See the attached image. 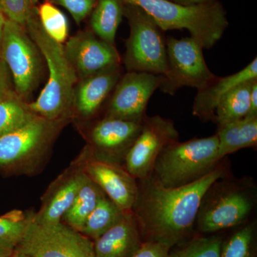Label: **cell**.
Instances as JSON below:
<instances>
[{
  "instance_id": "1",
  "label": "cell",
  "mask_w": 257,
  "mask_h": 257,
  "mask_svg": "<svg viewBox=\"0 0 257 257\" xmlns=\"http://www.w3.org/2000/svg\"><path fill=\"white\" fill-rule=\"evenodd\" d=\"M231 175L226 160L192 184L167 188L152 178L138 180V195L133 212L144 241H155L175 247L193 236L204 193L217 179Z\"/></svg>"
},
{
  "instance_id": "2",
  "label": "cell",
  "mask_w": 257,
  "mask_h": 257,
  "mask_svg": "<svg viewBox=\"0 0 257 257\" xmlns=\"http://www.w3.org/2000/svg\"><path fill=\"white\" fill-rule=\"evenodd\" d=\"M256 205L254 179L231 175L217 179L203 196L194 231L199 234H215L239 227L253 220Z\"/></svg>"
},
{
  "instance_id": "3",
  "label": "cell",
  "mask_w": 257,
  "mask_h": 257,
  "mask_svg": "<svg viewBox=\"0 0 257 257\" xmlns=\"http://www.w3.org/2000/svg\"><path fill=\"white\" fill-rule=\"evenodd\" d=\"M26 26L30 38L46 60L49 78L37 99L28 108L33 114L49 121H59L73 102L77 75L62 44L55 41L32 17Z\"/></svg>"
},
{
  "instance_id": "4",
  "label": "cell",
  "mask_w": 257,
  "mask_h": 257,
  "mask_svg": "<svg viewBox=\"0 0 257 257\" xmlns=\"http://www.w3.org/2000/svg\"><path fill=\"white\" fill-rule=\"evenodd\" d=\"M136 5L163 31L187 30L203 49H210L219 41L228 27L226 12L218 2L198 5H182L171 0H124Z\"/></svg>"
},
{
  "instance_id": "5",
  "label": "cell",
  "mask_w": 257,
  "mask_h": 257,
  "mask_svg": "<svg viewBox=\"0 0 257 257\" xmlns=\"http://www.w3.org/2000/svg\"><path fill=\"white\" fill-rule=\"evenodd\" d=\"M218 145L216 135L172 144L159 155L151 177L167 188L192 184L220 163Z\"/></svg>"
},
{
  "instance_id": "6",
  "label": "cell",
  "mask_w": 257,
  "mask_h": 257,
  "mask_svg": "<svg viewBox=\"0 0 257 257\" xmlns=\"http://www.w3.org/2000/svg\"><path fill=\"white\" fill-rule=\"evenodd\" d=\"M124 14L130 26L124 63L128 72L164 75L167 69L166 40L160 27L146 12L128 4Z\"/></svg>"
},
{
  "instance_id": "7",
  "label": "cell",
  "mask_w": 257,
  "mask_h": 257,
  "mask_svg": "<svg viewBox=\"0 0 257 257\" xmlns=\"http://www.w3.org/2000/svg\"><path fill=\"white\" fill-rule=\"evenodd\" d=\"M58 121L35 115L23 126L0 137V169L18 173L35 172L45 160Z\"/></svg>"
},
{
  "instance_id": "8",
  "label": "cell",
  "mask_w": 257,
  "mask_h": 257,
  "mask_svg": "<svg viewBox=\"0 0 257 257\" xmlns=\"http://www.w3.org/2000/svg\"><path fill=\"white\" fill-rule=\"evenodd\" d=\"M15 250L30 257H95L92 240L62 221L43 224L32 215Z\"/></svg>"
},
{
  "instance_id": "9",
  "label": "cell",
  "mask_w": 257,
  "mask_h": 257,
  "mask_svg": "<svg viewBox=\"0 0 257 257\" xmlns=\"http://www.w3.org/2000/svg\"><path fill=\"white\" fill-rule=\"evenodd\" d=\"M166 45L167 72L159 87L162 92L174 95L184 87L199 90L216 79L206 64L202 47L192 37H170L166 40Z\"/></svg>"
},
{
  "instance_id": "10",
  "label": "cell",
  "mask_w": 257,
  "mask_h": 257,
  "mask_svg": "<svg viewBox=\"0 0 257 257\" xmlns=\"http://www.w3.org/2000/svg\"><path fill=\"white\" fill-rule=\"evenodd\" d=\"M38 49L24 27L7 19L0 47V58L13 76L18 95L26 98L35 89L40 71Z\"/></svg>"
},
{
  "instance_id": "11",
  "label": "cell",
  "mask_w": 257,
  "mask_h": 257,
  "mask_svg": "<svg viewBox=\"0 0 257 257\" xmlns=\"http://www.w3.org/2000/svg\"><path fill=\"white\" fill-rule=\"evenodd\" d=\"M179 133L172 120L159 115L144 119L143 127L124 161V167L137 180L148 178L159 155L179 141Z\"/></svg>"
},
{
  "instance_id": "12",
  "label": "cell",
  "mask_w": 257,
  "mask_h": 257,
  "mask_svg": "<svg viewBox=\"0 0 257 257\" xmlns=\"http://www.w3.org/2000/svg\"><path fill=\"white\" fill-rule=\"evenodd\" d=\"M162 80L161 74L128 72L114 87L105 116L143 122L149 100Z\"/></svg>"
},
{
  "instance_id": "13",
  "label": "cell",
  "mask_w": 257,
  "mask_h": 257,
  "mask_svg": "<svg viewBox=\"0 0 257 257\" xmlns=\"http://www.w3.org/2000/svg\"><path fill=\"white\" fill-rule=\"evenodd\" d=\"M90 151L89 147L84 149L78 158L52 182L42 198L40 210L32 215L35 221L43 224L60 222L88 179L84 166Z\"/></svg>"
},
{
  "instance_id": "14",
  "label": "cell",
  "mask_w": 257,
  "mask_h": 257,
  "mask_svg": "<svg viewBox=\"0 0 257 257\" xmlns=\"http://www.w3.org/2000/svg\"><path fill=\"white\" fill-rule=\"evenodd\" d=\"M84 171L121 210L133 212L138 195V182L124 166L96 156L91 149Z\"/></svg>"
},
{
  "instance_id": "15",
  "label": "cell",
  "mask_w": 257,
  "mask_h": 257,
  "mask_svg": "<svg viewBox=\"0 0 257 257\" xmlns=\"http://www.w3.org/2000/svg\"><path fill=\"white\" fill-rule=\"evenodd\" d=\"M64 49L77 77L82 79L119 65V53L114 45L92 32H82L71 37Z\"/></svg>"
},
{
  "instance_id": "16",
  "label": "cell",
  "mask_w": 257,
  "mask_h": 257,
  "mask_svg": "<svg viewBox=\"0 0 257 257\" xmlns=\"http://www.w3.org/2000/svg\"><path fill=\"white\" fill-rule=\"evenodd\" d=\"M142 127L143 122L104 116L91 131L93 153L96 156L121 164Z\"/></svg>"
},
{
  "instance_id": "17",
  "label": "cell",
  "mask_w": 257,
  "mask_h": 257,
  "mask_svg": "<svg viewBox=\"0 0 257 257\" xmlns=\"http://www.w3.org/2000/svg\"><path fill=\"white\" fill-rule=\"evenodd\" d=\"M144 242L133 212L125 213L121 220L94 241L95 257H132Z\"/></svg>"
},
{
  "instance_id": "18",
  "label": "cell",
  "mask_w": 257,
  "mask_h": 257,
  "mask_svg": "<svg viewBox=\"0 0 257 257\" xmlns=\"http://www.w3.org/2000/svg\"><path fill=\"white\" fill-rule=\"evenodd\" d=\"M257 79V58L246 67L231 75L216 77L207 87L197 90L192 106V114L202 122L214 121L215 111L221 99L235 87Z\"/></svg>"
},
{
  "instance_id": "19",
  "label": "cell",
  "mask_w": 257,
  "mask_h": 257,
  "mask_svg": "<svg viewBox=\"0 0 257 257\" xmlns=\"http://www.w3.org/2000/svg\"><path fill=\"white\" fill-rule=\"evenodd\" d=\"M120 78L119 65L111 67L82 79L74 89L73 102L83 117L95 114Z\"/></svg>"
},
{
  "instance_id": "20",
  "label": "cell",
  "mask_w": 257,
  "mask_h": 257,
  "mask_svg": "<svg viewBox=\"0 0 257 257\" xmlns=\"http://www.w3.org/2000/svg\"><path fill=\"white\" fill-rule=\"evenodd\" d=\"M218 159L221 161L228 155L242 149L257 145V117L246 116L237 121L217 127Z\"/></svg>"
},
{
  "instance_id": "21",
  "label": "cell",
  "mask_w": 257,
  "mask_h": 257,
  "mask_svg": "<svg viewBox=\"0 0 257 257\" xmlns=\"http://www.w3.org/2000/svg\"><path fill=\"white\" fill-rule=\"evenodd\" d=\"M124 0H99L93 11L91 25L96 36L114 45L115 37L122 15Z\"/></svg>"
},
{
  "instance_id": "22",
  "label": "cell",
  "mask_w": 257,
  "mask_h": 257,
  "mask_svg": "<svg viewBox=\"0 0 257 257\" xmlns=\"http://www.w3.org/2000/svg\"><path fill=\"white\" fill-rule=\"evenodd\" d=\"M255 79H257L241 83L221 99L216 107L214 121L217 127L246 116L249 111L251 86Z\"/></svg>"
},
{
  "instance_id": "23",
  "label": "cell",
  "mask_w": 257,
  "mask_h": 257,
  "mask_svg": "<svg viewBox=\"0 0 257 257\" xmlns=\"http://www.w3.org/2000/svg\"><path fill=\"white\" fill-rule=\"evenodd\" d=\"M105 195L102 189L88 177L61 221L77 231H80L88 216Z\"/></svg>"
},
{
  "instance_id": "24",
  "label": "cell",
  "mask_w": 257,
  "mask_h": 257,
  "mask_svg": "<svg viewBox=\"0 0 257 257\" xmlns=\"http://www.w3.org/2000/svg\"><path fill=\"white\" fill-rule=\"evenodd\" d=\"M124 214L125 212L105 195L88 216L79 232L95 241L117 224Z\"/></svg>"
},
{
  "instance_id": "25",
  "label": "cell",
  "mask_w": 257,
  "mask_h": 257,
  "mask_svg": "<svg viewBox=\"0 0 257 257\" xmlns=\"http://www.w3.org/2000/svg\"><path fill=\"white\" fill-rule=\"evenodd\" d=\"M257 224L254 219L223 239L219 257H256Z\"/></svg>"
},
{
  "instance_id": "26",
  "label": "cell",
  "mask_w": 257,
  "mask_h": 257,
  "mask_svg": "<svg viewBox=\"0 0 257 257\" xmlns=\"http://www.w3.org/2000/svg\"><path fill=\"white\" fill-rule=\"evenodd\" d=\"M35 114L20 97L9 94L0 99V137L14 131L28 123Z\"/></svg>"
},
{
  "instance_id": "27",
  "label": "cell",
  "mask_w": 257,
  "mask_h": 257,
  "mask_svg": "<svg viewBox=\"0 0 257 257\" xmlns=\"http://www.w3.org/2000/svg\"><path fill=\"white\" fill-rule=\"evenodd\" d=\"M224 238L218 234L193 235L171 248L170 257H219Z\"/></svg>"
},
{
  "instance_id": "28",
  "label": "cell",
  "mask_w": 257,
  "mask_h": 257,
  "mask_svg": "<svg viewBox=\"0 0 257 257\" xmlns=\"http://www.w3.org/2000/svg\"><path fill=\"white\" fill-rule=\"evenodd\" d=\"M38 14L40 25L48 36L62 45L68 36V21L65 15L48 2L40 5Z\"/></svg>"
},
{
  "instance_id": "29",
  "label": "cell",
  "mask_w": 257,
  "mask_h": 257,
  "mask_svg": "<svg viewBox=\"0 0 257 257\" xmlns=\"http://www.w3.org/2000/svg\"><path fill=\"white\" fill-rule=\"evenodd\" d=\"M28 221V216H24L19 211L0 216V240L18 246L23 239Z\"/></svg>"
},
{
  "instance_id": "30",
  "label": "cell",
  "mask_w": 257,
  "mask_h": 257,
  "mask_svg": "<svg viewBox=\"0 0 257 257\" xmlns=\"http://www.w3.org/2000/svg\"><path fill=\"white\" fill-rule=\"evenodd\" d=\"M37 0H0V8L7 19L26 26L34 16L33 6Z\"/></svg>"
},
{
  "instance_id": "31",
  "label": "cell",
  "mask_w": 257,
  "mask_h": 257,
  "mask_svg": "<svg viewBox=\"0 0 257 257\" xmlns=\"http://www.w3.org/2000/svg\"><path fill=\"white\" fill-rule=\"evenodd\" d=\"M70 13L74 21L79 24L94 9L96 0H52Z\"/></svg>"
},
{
  "instance_id": "32",
  "label": "cell",
  "mask_w": 257,
  "mask_h": 257,
  "mask_svg": "<svg viewBox=\"0 0 257 257\" xmlns=\"http://www.w3.org/2000/svg\"><path fill=\"white\" fill-rule=\"evenodd\" d=\"M171 248L160 241H145L132 257H170Z\"/></svg>"
},
{
  "instance_id": "33",
  "label": "cell",
  "mask_w": 257,
  "mask_h": 257,
  "mask_svg": "<svg viewBox=\"0 0 257 257\" xmlns=\"http://www.w3.org/2000/svg\"><path fill=\"white\" fill-rule=\"evenodd\" d=\"M12 94L11 79L8 66L0 58V99Z\"/></svg>"
},
{
  "instance_id": "34",
  "label": "cell",
  "mask_w": 257,
  "mask_h": 257,
  "mask_svg": "<svg viewBox=\"0 0 257 257\" xmlns=\"http://www.w3.org/2000/svg\"><path fill=\"white\" fill-rule=\"evenodd\" d=\"M246 116L257 117V79L253 81L250 94L249 111ZM246 117V116H245Z\"/></svg>"
},
{
  "instance_id": "35",
  "label": "cell",
  "mask_w": 257,
  "mask_h": 257,
  "mask_svg": "<svg viewBox=\"0 0 257 257\" xmlns=\"http://www.w3.org/2000/svg\"><path fill=\"white\" fill-rule=\"evenodd\" d=\"M16 246L0 240V257H10L15 252Z\"/></svg>"
},
{
  "instance_id": "36",
  "label": "cell",
  "mask_w": 257,
  "mask_h": 257,
  "mask_svg": "<svg viewBox=\"0 0 257 257\" xmlns=\"http://www.w3.org/2000/svg\"><path fill=\"white\" fill-rule=\"evenodd\" d=\"M171 1L177 3V4L190 6V5L207 4V3L214 2V0H171Z\"/></svg>"
},
{
  "instance_id": "37",
  "label": "cell",
  "mask_w": 257,
  "mask_h": 257,
  "mask_svg": "<svg viewBox=\"0 0 257 257\" xmlns=\"http://www.w3.org/2000/svg\"><path fill=\"white\" fill-rule=\"evenodd\" d=\"M6 20V17L5 16L3 10H2L1 8H0V47H1L2 38H3V31H4Z\"/></svg>"
},
{
  "instance_id": "38",
  "label": "cell",
  "mask_w": 257,
  "mask_h": 257,
  "mask_svg": "<svg viewBox=\"0 0 257 257\" xmlns=\"http://www.w3.org/2000/svg\"><path fill=\"white\" fill-rule=\"evenodd\" d=\"M10 257H30L25 253L20 252V251L15 250V252L13 253Z\"/></svg>"
}]
</instances>
